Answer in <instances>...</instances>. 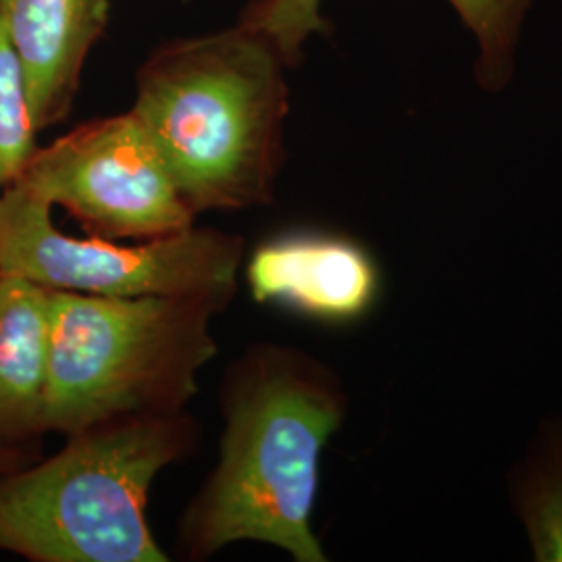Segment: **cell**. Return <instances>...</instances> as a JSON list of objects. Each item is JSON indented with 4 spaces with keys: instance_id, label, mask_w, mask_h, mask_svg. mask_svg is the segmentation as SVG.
I'll return each instance as SVG.
<instances>
[{
    "instance_id": "obj_1",
    "label": "cell",
    "mask_w": 562,
    "mask_h": 562,
    "mask_svg": "<svg viewBox=\"0 0 562 562\" xmlns=\"http://www.w3.org/2000/svg\"><path fill=\"white\" fill-rule=\"evenodd\" d=\"M222 413L220 459L181 515L180 554L204 561L257 542L327 561L311 519L323 450L346 415L338 378L304 352L257 344L229 367Z\"/></svg>"
},
{
    "instance_id": "obj_2",
    "label": "cell",
    "mask_w": 562,
    "mask_h": 562,
    "mask_svg": "<svg viewBox=\"0 0 562 562\" xmlns=\"http://www.w3.org/2000/svg\"><path fill=\"white\" fill-rule=\"evenodd\" d=\"M278 46L238 21L178 38L142 63L132 113L199 217L273 201L290 90Z\"/></svg>"
},
{
    "instance_id": "obj_3",
    "label": "cell",
    "mask_w": 562,
    "mask_h": 562,
    "mask_svg": "<svg viewBox=\"0 0 562 562\" xmlns=\"http://www.w3.org/2000/svg\"><path fill=\"white\" fill-rule=\"evenodd\" d=\"M186 413L101 423L55 457L0 473V550L34 562H167L148 525V494L192 454Z\"/></svg>"
},
{
    "instance_id": "obj_4",
    "label": "cell",
    "mask_w": 562,
    "mask_h": 562,
    "mask_svg": "<svg viewBox=\"0 0 562 562\" xmlns=\"http://www.w3.org/2000/svg\"><path fill=\"white\" fill-rule=\"evenodd\" d=\"M215 296H90L48 290L44 427L71 436L101 423L183 413L215 359Z\"/></svg>"
},
{
    "instance_id": "obj_5",
    "label": "cell",
    "mask_w": 562,
    "mask_h": 562,
    "mask_svg": "<svg viewBox=\"0 0 562 562\" xmlns=\"http://www.w3.org/2000/svg\"><path fill=\"white\" fill-rule=\"evenodd\" d=\"M53 206L13 181L0 192V273L46 290L90 296H215L232 301L244 240L213 227H188L138 244L76 238L55 227Z\"/></svg>"
},
{
    "instance_id": "obj_6",
    "label": "cell",
    "mask_w": 562,
    "mask_h": 562,
    "mask_svg": "<svg viewBox=\"0 0 562 562\" xmlns=\"http://www.w3.org/2000/svg\"><path fill=\"white\" fill-rule=\"evenodd\" d=\"M15 181L50 206H63L88 236L106 240L161 238L196 220L132 111L86 121L38 146Z\"/></svg>"
},
{
    "instance_id": "obj_7",
    "label": "cell",
    "mask_w": 562,
    "mask_h": 562,
    "mask_svg": "<svg viewBox=\"0 0 562 562\" xmlns=\"http://www.w3.org/2000/svg\"><path fill=\"white\" fill-rule=\"evenodd\" d=\"M250 296L323 323L364 317L380 294V269L359 241L327 232H292L246 261Z\"/></svg>"
},
{
    "instance_id": "obj_8",
    "label": "cell",
    "mask_w": 562,
    "mask_h": 562,
    "mask_svg": "<svg viewBox=\"0 0 562 562\" xmlns=\"http://www.w3.org/2000/svg\"><path fill=\"white\" fill-rule=\"evenodd\" d=\"M109 20L111 0H0V23L20 60L38 132L69 115Z\"/></svg>"
},
{
    "instance_id": "obj_9",
    "label": "cell",
    "mask_w": 562,
    "mask_h": 562,
    "mask_svg": "<svg viewBox=\"0 0 562 562\" xmlns=\"http://www.w3.org/2000/svg\"><path fill=\"white\" fill-rule=\"evenodd\" d=\"M448 2L480 44L477 80L487 90H501L513 76L521 23L533 0ZM240 21L273 42L290 67L301 59L306 42L315 34L329 32V23L322 15V0H252Z\"/></svg>"
},
{
    "instance_id": "obj_10",
    "label": "cell",
    "mask_w": 562,
    "mask_h": 562,
    "mask_svg": "<svg viewBox=\"0 0 562 562\" xmlns=\"http://www.w3.org/2000/svg\"><path fill=\"white\" fill-rule=\"evenodd\" d=\"M48 290L0 273V442H27L44 427Z\"/></svg>"
},
{
    "instance_id": "obj_11",
    "label": "cell",
    "mask_w": 562,
    "mask_h": 562,
    "mask_svg": "<svg viewBox=\"0 0 562 562\" xmlns=\"http://www.w3.org/2000/svg\"><path fill=\"white\" fill-rule=\"evenodd\" d=\"M38 134L20 60L0 23V192L20 178Z\"/></svg>"
},
{
    "instance_id": "obj_12",
    "label": "cell",
    "mask_w": 562,
    "mask_h": 562,
    "mask_svg": "<svg viewBox=\"0 0 562 562\" xmlns=\"http://www.w3.org/2000/svg\"><path fill=\"white\" fill-rule=\"evenodd\" d=\"M542 473L527 492V525H531L538 559L562 561V459L557 467L543 462Z\"/></svg>"
},
{
    "instance_id": "obj_13",
    "label": "cell",
    "mask_w": 562,
    "mask_h": 562,
    "mask_svg": "<svg viewBox=\"0 0 562 562\" xmlns=\"http://www.w3.org/2000/svg\"><path fill=\"white\" fill-rule=\"evenodd\" d=\"M23 462V452L18 443L0 442V473H9L25 467Z\"/></svg>"
}]
</instances>
